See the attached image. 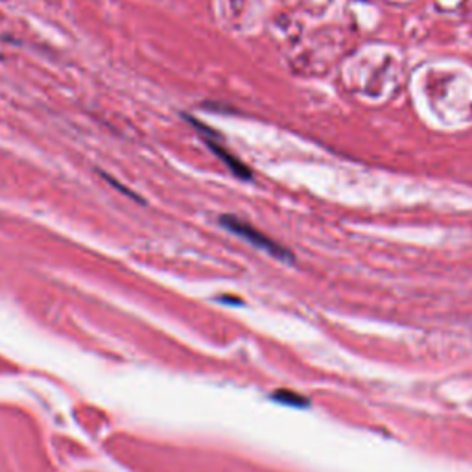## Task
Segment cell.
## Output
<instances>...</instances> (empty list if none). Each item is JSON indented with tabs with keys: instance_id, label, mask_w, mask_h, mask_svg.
Here are the masks:
<instances>
[{
	"instance_id": "cell-3",
	"label": "cell",
	"mask_w": 472,
	"mask_h": 472,
	"mask_svg": "<svg viewBox=\"0 0 472 472\" xmlns=\"http://www.w3.org/2000/svg\"><path fill=\"white\" fill-rule=\"evenodd\" d=\"M275 399L277 400H284L286 404H297V406H303L304 402H306V397H301V395H295L292 393V391H283V393H277L275 395Z\"/></svg>"
},
{
	"instance_id": "cell-1",
	"label": "cell",
	"mask_w": 472,
	"mask_h": 472,
	"mask_svg": "<svg viewBox=\"0 0 472 472\" xmlns=\"http://www.w3.org/2000/svg\"><path fill=\"white\" fill-rule=\"evenodd\" d=\"M220 223L226 227L227 231L235 233L236 236H240L244 240H247L251 246L258 247V249H262V251L269 253L273 258H277V260H284V262H292L294 260V255L283 247L281 244H277L275 240H272L268 235H264L262 231H258L253 226H249L247 221L240 220V218H236V216H221Z\"/></svg>"
},
{
	"instance_id": "cell-2",
	"label": "cell",
	"mask_w": 472,
	"mask_h": 472,
	"mask_svg": "<svg viewBox=\"0 0 472 472\" xmlns=\"http://www.w3.org/2000/svg\"><path fill=\"white\" fill-rule=\"evenodd\" d=\"M189 120L192 122V124H194L198 129H201V132L205 133V142H207V146H209L210 150H212V152H214L216 155H218V157H220L221 161H223V163L229 166V170H231L235 175H238V178H242V179H251L253 178V173H251V170H249V166L242 163V161H238V159H236L235 155L229 152V150H226L223 146H220V144H218V142L212 139V135H210L212 132H210V129H207V127H205V124L194 120V118H190V116H189Z\"/></svg>"
}]
</instances>
